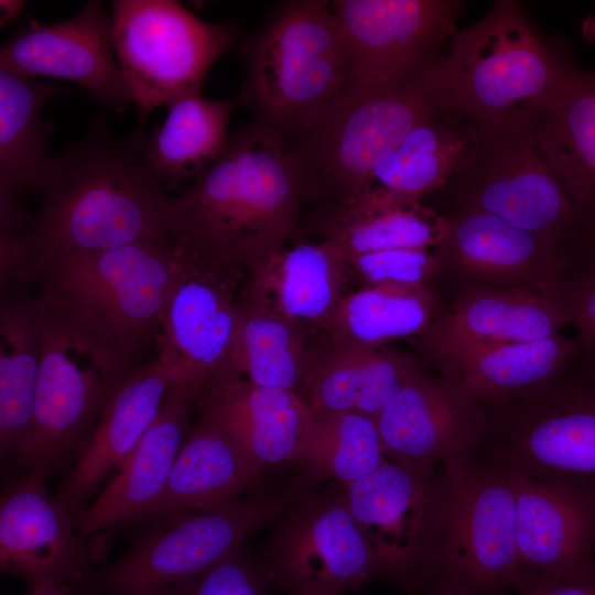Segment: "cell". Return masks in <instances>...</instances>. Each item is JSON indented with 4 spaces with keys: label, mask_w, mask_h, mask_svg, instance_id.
Instances as JSON below:
<instances>
[{
    "label": "cell",
    "mask_w": 595,
    "mask_h": 595,
    "mask_svg": "<svg viewBox=\"0 0 595 595\" xmlns=\"http://www.w3.org/2000/svg\"><path fill=\"white\" fill-rule=\"evenodd\" d=\"M44 199L18 234L0 231L1 281H35L55 260L138 241H171V194L129 138L101 120L53 159Z\"/></svg>",
    "instance_id": "obj_1"
},
{
    "label": "cell",
    "mask_w": 595,
    "mask_h": 595,
    "mask_svg": "<svg viewBox=\"0 0 595 595\" xmlns=\"http://www.w3.org/2000/svg\"><path fill=\"white\" fill-rule=\"evenodd\" d=\"M302 180L285 140L253 121L171 196V240L184 253L245 280L301 226Z\"/></svg>",
    "instance_id": "obj_2"
},
{
    "label": "cell",
    "mask_w": 595,
    "mask_h": 595,
    "mask_svg": "<svg viewBox=\"0 0 595 595\" xmlns=\"http://www.w3.org/2000/svg\"><path fill=\"white\" fill-rule=\"evenodd\" d=\"M183 262L171 241H138L60 258L34 283L46 317L107 370L128 377L156 344Z\"/></svg>",
    "instance_id": "obj_3"
},
{
    "label": "cell",
    "mask_w": 595,
    "mask_h": 595,
    "mask_svg": "<svg viewBox=\"0 0 595 595\" xmlns=\"http://www.w3.org/2000/svg\"><path fill=\"white\" fill-rule=\"evenodd\" d=\"M576 71L563 44L545 39L518 1L498 0L453 35L424 79L442 108L463 116L486 140L536 125Z\"/></svg>",
    "instance_id": "obj_4"
},
{
    "label": "cell",
    "mask_w": 595,
    "mask_h": 595,
    "mask_svg": "<svg viewBox=\"0 0 595 595\" xmlns=\"http://www.w3.org/2000/svg\"><path fill=\"white\" fill-rule=\"evenodd\" d=\"M241 53L238 101L285 141L309 128L347 84L346 43L331 2H280Z\"/></svg>",
    "instance_id": "obj_5"
},
{
    "label": "cell",
    "mask_w": 595,
    "mask_h": 595,
    "mask_svg": "<svg viewBox=\"0 0 595 595\" xmlns=\"http://www.w3.org/2000/svg\"><path fill=\"white\" fill-rule=\"evenodd\" d=\"M582 356V366L577 357L549 382L486 411L468 461L595 496V364Z\"/></svg>",
    "instance_id": "obj_6"
},
{
    "label": "cell",
    "mask_w": 595,
    "mask_h": 595,
    "mask_svg": "<svg viewBox=\"0 0 595 595\" xmlns=\"http://www.w3.org/2000/svg\"><path fill=\"white\" fill-rule=\"evenodd\" d=\"M311 484L299 476L267 493L159 518L120 559L93 571L88 580L104 595H171L274 524L313 493Z\"/></svg>",
    "instance_id": "obj_7"
},
{
    "label": "cell",
    "mask_w": 595,
    "mask_h": 595,
    "mask_svg": "<svg viewBox=\"0 0 595 595\" xmlns=\"http://www.w3.org/2000/svg\"><path fill=\"white\" fill-rule=\"evenodd\" d=\"M440 109L424 74L391 87L347 83L309 128L285 141L303 199L323 205L358 193L403 137Z\"/></svg>",
    "instance_id": "obj_8"
},
{
    "label": "cell",
    "mask_w": 595,
    "mask_h": 595,
    "mask_svg": "<svg viewBox=\"0 0 595 595\" xmlns=\"http://www.w3.org/2000/svg\"><path fill=\"white\" fill-rule=\"evenodd\" d=\"M110 21L141 123L155 108L201 94L207 73L238 37L234 23L205 21L173 0H116Z\"/></svg>",
    "instance_id": "obj_9"
},
{
    "label": "cell",
    "mask_w": 595,
    "mask_h": 595,
    "mask_svg": "<svg viewBox=\"0 0 595 595\" xmlns=\"http://www.w3.org/2000/svg\"><path fill=\"white\" fill-rule=\"evenodd\" d=\"M443 470L442 529L425 595H506L521 572L510 477L470 461Z\"/></svg>",
    "instance_id": "obj_10"
},
{
    "label": "cell",
    "mask_w": 595,
    "mask_h": 595,
    "mask_svg": "<svg viewBox=\"0 0 595 595\" xmlns=\"http://www.w3.org/2000/svg\"><path fill=\"white\" fill-rule=\"evenodd\" d=\"M424 461L386 456L363 478L343 486L358 529L377 554L385 581L423 594L441 536L444 470Z\"/></svg>",
    "instance_id": "obj_11"
},
{
    "label": "cell",
    "mask_w": 595,
    "mask_h": 595,
    "mask_svg": "<svg viewBox=\"0 0 595 595\" xmlns=\"http://www.w3.org/2000/svg\"><path fill=\"white\" fill-rule=\"evenodd\" d=\"M441 191L451 210L485 212L562 247L582 230L573 198L537 145L534 125L484 140L470 166Z\"/></svg>",
    "instance_id": "obj_12"
},
{
    "label": "cell",
    "mask_w": 595,
    "mask_h": 595,
    "mask_svg": "<svg viewBox=\"0 0 595 595\" xmlns=\"http://www.w3.org/2000/svg\"><path fill=\"white\" fill-rule=\"evenodd\" d=\"M270 588L289 595H344L385 581L344 490L311 493L274 524L258 558Z\"/></svg>",
    "instance_id": "obj_13"
},
{
    "label": "cell",
    "mask_w": 595,
    "mask_h": 595,
    "mask_svg": "<svg viewBox=\"0 0 595 595\" xmlns=\"http://www.w3.org/2000/svg\"><path fill=\"white\" fill-rule=\"evenodd\" d=\"M458 0H336L347 83L391 87L421 77L458 31Z\"/></svg>",
    "instance_id": "obj_14"
},
{
    "label": "cell",
    "mask_w": 595,
    "mask_h": 595,
    "mask_svg": "<svg viewBox=\"0 0 595 595\" xmlns=\"http://www.w3.org/2000/svg\"><path fill=\"white\" fill-rule=\"evenodd\" d=\"M128 377L102 367L44 313L43 357L32 424L19 463L46 477L74 447L84 444Z\"/></svg>",
    "instance_id": "obj_15"
},
{
    "label": "cell",
    "mask_w": 595,
    "mask_h": 595,
    "mask_svg": "<svg viewBox=\"0 0 595 595\" xmlns=\"http://www.w3.org/2000/svg\"><path fill=\"white\" fill-rule=\"evenodd\" d=\"M443 218V234L433 248L440 273L464 289H520L558 296L570 264L569 248L480 210L455 209Z\"/></svg>",
    "instance_id": "obj_16"
},
{
    "label": "cell",
    "mask_w": 595,
    "mask_h": 595,
    "mask_svg": "<svg viewBox=\"0 0 595 595\" xmlns=\"http://www.w3.org/2000/svg\"><path fill=\"white\" fill-rule=\"evenodd\" d=\"M183 255L162 314L156 354L172 371L171 387L194 401L227 365L242 280Z\"/></svg>",
    "instance_id": "obj_17"
},
{
    "label": "cell",
    "mask_w": 595,
    "mask_h": 595,
    "mask_svg": "<svg viewBox=\"0 0 595 595\" xmlns=\"http://www.w3.org/2000/svg\"><path fill=\"white\" fill-rule=\"evenodd\" d=\"M0 69L25 80L73 82L115 112L132 104L113 51L110 15L99 0L62 21L29 19L1 47Z\"/></svg>",
    "instance_id": "obj_18"
},
{
    "label": "cell",
    "mask_w": 595,
    "mask_h": 595,
    "mask_svg": "<svg viewBox=\"0 0 595 595\" xmlns=\"http://www.w3.org/2000/svg\"><path fill=\"white\" fill-rule=\"evenodd\" d=\"M45 477L30 470L1 495L0 569L31 588L82 583L91 574L97 552L75 532L77 517L51 496Z\"/></svg>",
    "instance_id": "obj_19"
},
{
    "label": "cell",
    "mask_w": 595,
    "mask_h": 595,
    "mask_svg": "<svg viewBox=\"0 0 595 595\" xmlns=\"http://www.w3.org/2000/svg\"><path fill=\"white\" fill-rule=\"evenodd\" d=\"M388 457L443 467L468 462L486 425V412L448 377L414 376L374 418Z\"/></svg>",
    "instance_id": "obj_20"
},
{
    "label": "cell",
    "mask_w": 595,
    "mask_h": 595,
    "mask_svg": "<svg viewBox=\"0 0 595 595\" xmlns=\"http://www.w3.org/2000/svg\"><path fill=\"white\" fill-rule=\"evenodd\" d=\"M516 498L521 572L583 577L595 572V496L507 474Z\"/></svg>",
    "instance_id": "obj_21"
},
{
    "label": "cell",
    "mask_w": 595,
    "mask_h": 595,
    "mask_svg": "<svg viewBox=\"0 0 595 595\" xmlns=\"http://www.w3.org/2000/svg\"><path fill=\"white\" fill-rule=\"evenodd\" d=\"M201 418L227 433L258 465L294 462L312 412L295 391L258 386L220 370L194 400Z\"/></svg>",
    "instance_id": "obj_22"
},
{
    "label": "cell",
    "mask_w": 595,
    "mask_h": 595,
    "mask_svg": "<svg viewBox=\"0 0 595 595\" xmlns=\"http://www.w3.org/2000/svg\"><path fill=\"white\" fill-rule=\"evenodd\" d=\"M569 324L558 296L501 288L463 289L446 314H437L422 334L431 360L472 348L551 337Z\"/></svg>",
    "instance_id": "obj_23"
},
{
    "label": "cell",
    "mask_w": 595,
    "mask_h": 595,
    "mask_svg": "<svg viewBox=\"0 0 595 595\" xmlns=\"http://www.w3.org/2000/svg\"><path fill=\"white\" fill-rule=\"evenodd\" d=\"M172 381L167 363L155 354L111 397L55 496L74 516L78 518L99 483L137 446L155 420Z\"/></svg>",
    "instance_id": "obj_24"
},
{
    "label": "cell",
    "mask_w": 595,
    "mask_h": 595,
    "mask_svg": "<svg viewBox=\"0 0 595 595\" xmlns=\"http://www.w3.org/2000/svg\"><path fill=\"white\" fill-rule=\"evenodd\" d=\"M244 281L241 299L249 305L315 331L350 283L344 256L316 239L290 241Z\"/></svg>",
    "instance_id": "obj_25"
},
{
    "label": "cell",
    "mask_w": 595,
    "mask_h": 595,
    "mask_svg": "<svg viewBox=\"0 0 595 595\" xmlns=\"http://www.w3.org/2000/svg\"><path fill=\"white\" fill-rule=\"evenodd\" d=\"M422 368L410 354L388 345L326 339L313 345L299 394L312 412L374 418Z\"/></svg>",
    "instance_id": "obj_26"
},
{
    "label": "cell",
    "mask_w": 595,
    "mask_h": 595,
    "mask_svg": "<svg viewBox=\"0 0 595 595\" xmlns=\"http://www.w3.org/2000/svg\"><path fill=\"white\" fill-rule=\"evenodd\" d=\"M306 224L316 240L344 258L404 247L433 249L444 229L443 215L421 199L382 190H363L320 205Z\"/></svg>",
    "instance_id": "obj_27"
},
{
    "label": "cell",
    "mask_w": 595,
    "mask_h": 595,
    "mask_svg": "<svg viewBox=\"0 0 595 595\" xmlns=\"http://www.w3.org/2000/svg\"><path fill=\"white\" fill-rule=\"evenodd\" d=\"M191 401L170 387L153 423L94 502L78 516L79 534L88 537L134 522L155 501L190 431Z\"/></svg>",
    "instance_id": "obj_28"
},
{
    "label": "cell",
    "mask_w": 595,
    "mask_h": 595,
    "mask_svg": "<svg viewBox=\"0 0 595 595\" xmlns=\"http://www.w3.org/2000/svg\"><path fill=\"white\" fill-rule=\"evenodd\" d=\"M263 470L220 428L199 418L184 439L160 496L134 522L238 499L261 484Z\"/></svg>",
    "instance_id": "obj_29"
},
{
    "label": "cell",
    "mask_w": 595,
    "mask_h": 595,
    "mask_svg": "<svg viewBox=\"0 0 595 595\" xmlns=\"http://www.w3.org/2000/svg\"><path fill=\"white\" fill-rule=\"evenodd\" d=\"M581 353L578 339L560 332L540 340L459 350L430 361L486 412L549 382Z\"/></svg>",
    "instance_id": "obj_30"
},
{
    "label": "cell",
    "mask_w": 595,
    "mask_h": 595,
    "mask_svg": "<svg viewBox=\"0 0 595 595\" xmlns=\"http://www.w3.org/2000/svg\"><path fill=\"white\" fill-rule=\"evenodd\" d=\"M60 91L0 69V231L18 234L31 219L17 198L42 192L50 174L54 158L46 152L41 111Z\"/></svg>",
    "instance_id": "obj_31"
},
{
    "label": "cell",
    "mask_w": 595,
    "mask_h": 595,
    "mask_svg": "<svg viewBox=\"0 0 595 595\" xmlns=\"http://www.w3.org/2000/svg\"><path fill=\"white\" fill-rule=\"evenodd\" d=\"M483 142L463 116L442 108L403 137L372 170L360 191L382 190L422 199L467 170Z\"/></svg>",
    "instance_id": "obj_32"
},
{
    "label": "cell",
    "mask_w": 595,
    "mask_h": 595,
    "mask_svg": "<svg viewBox=\"0 0 595 595\" xmlns=\"http://www.w3.org/2000/svg\"><path fill=\"white\" fill-rule=\"evenodd\" d=\"M167 107L161 126L149 133L139 130L129 139L169 193L182 184L188 186L219 158L229 137L232 101L196 94Z\"/></svg>",
    "instance_id": "obj_33"
},
{
    "label": "cell",
    "mask_w": 595,
    "mask_h": 595,
    "mask_svg": "<svg viewBox=\"0 0 595 595\" xmlns=\"http://www.w3.org/2000/svg\"><path fill=\"white\" fill-rule=\"evenodd\" d=\"M534 137L573 198L582 230L595 228V71H576L536 122Z\"/></svg>",
    "instance_id": "obj_34"
},
{
    "label": "cell",
    "mask_w": 595,
    "mask_h": 595,
    "mask_svg": "<svg viewBox=\"0 0 595 595\" xmlns=\"http://www.w3.org/2000/svg\"><path fill=\"white\" fill-rule=\"evenodd\" d=\"M44 311L22 289L0 307V448L18 459L31 430L43 357Z\"/></svg>",
    "instance_id": "obj_35"
},
{
    "label": "cell",
    "mask_w": 595,
    "mask_h": 595,
    "mask_svg": "<svg viewBox=\"0 0 595 595\" xmlns=\"http://www.w3.org/2000/svg\"><path fill=\"white\" fill-rule=\"evenodd\" d=\"M436 315V295L428 284L381 283L347 292L318 332L335 342L382 346L422 335Z\"/></svg>",
    "instance_id": "obj_36"
},
{
    "label": "cell",
    "mask_w": 595,
    "mask_h": 595,
    "mask_svg": "<svg viewBox=\"0 0 595 595\" xmlns=\"http://www.w3.org/2000/svg\"><path fill=\"white\" fill-rule=\"evenodd\" d=\"M311 331L271 316L240 298L232 344L223 369L258 386L299 393L313 348L307 338Z\"/></svg>",
    "instance_id": "obj_37"
},
{
    "label": "cell",
    "mask_w": 595,
    "mask_h": 595,
    "mask_svg": "<svg viewBox=\"0 0 595 595\" xmlns=\"http://www.w3.org/2000/svg\"><path fill=\"white\" fill-rule=\"evenodd\" d=\"M385 458L372 418L349 412H312L307 439L293 463L300 476L312 484L336 479L346 486L372 473Z\"/></svg>",
    "instance_id": "obj_38"
},
{
    "label": "cell",
    "mask_w": 595,
    "mask_h": 595,
    "mask_svg": "<svg viewBox=\"0 0 595 595\" xmlns=\"http://www.w3.org/2000/svg\"><path fill=\"white\" fill-rule=\"evenodd\" d=\"M349 282L360 286L426 282L440 273V262L428 248H393L345 258ZM359 286V288H360Z\"/></svg>",
    "instance_id": "obj_39"
},
{
    "label": "cell",
    "mask_w": 595,
    "mask_h": 595,
    "mask_svg": "<svg viewBox=\"0 0 595 595\" xmlns=\"http://www.w3.org/2000/svg\"><path fill=\"white\" fill-rule=\"evenodd\" d=\"M269 588L258 558L240 550L171 595H269Z\"/></svg>",
    "instance_id": "obj_40"
},
{
    "label": "cell",
    "mask_w": 595,
    "mask_h": 595,
    "mask_svg": "<svg viewBox=\"0 0 595 595\" xmlns=\"http://www.w3.org/2000/svg\"><path fill=\"white\" fill-rule=\"evenodd\" d=\"M558 298L569 324L577 331L583 355L595 364V279L565 271Z\"/></svg>",
    "instance_id": "obj_41"
},
{
    "label": "cell",
    "mask_w": 595,
    "mask_h": 595,
    "mask_svg": "<svg viewBox=\"0 0 595 595\" xmlns=\"http://www.w3.org/2000/svg\"><path fill=\"white\" fill-rule=\"evenodd\" d=\"M515 595H595V572L583 577H545L520 572Z\"/></svg>",
    "instance_id": "obj_42"
},
{
    "label": "cell",
    "mask_w": 595,
    "mask_h": 595,
    "mask_svg": "<svg viewBox=\"0 0 595 595\" xmlns=\"http://www.w3.org/2000/svg\"><path fill=\"white\" fill-rule=\"evenodd\" d=\"M570 264L575 271L595 279V228L584 229L569 247Z\"/></svg>",
    "instance_id": "obj_43"
},
{
    "label": "cell",
    "mask_w": 595,
    "mask_h": 595,
    "mask_svg": "<svg viewBox=\"0 0 595 595\" xmlns=\"http://www.w3.org/2000/svg\"><path fill=\"white\" fill-rule=\"evenodd\" d=\"M93 585L89 581L82 583H52L31 588L29 595H89Z\"/></svg>",
    "instance_id": "obj_44"
},
{
    "label": "cell",
    "mask_w": 595,
    "mask_h": 595,
    "mask_svg": "<svg viewBox=\"0 0 595 595\" xmlns=\"http://www.w3.org/2000/svg\"><path fill=\"white\" fill-rule=\"evenodd\" d=\"M24 8V2L19 0L0 1V21L1 25L15 20Z\"/></svg>",
    "instance_id": "obj_45"
},
{
    "label": "cell",
    "mask_w": 595,
    "mask_h": 595,
    "mask_svg": "<svg viewBox=\"0 0 595 595\" xmlns=\"http://www.w3.org/2000/svg\"><path fill=\"white\" fill-rule=\"evenodd\" d=\"M582 34L588 41H595V10L583 21Z\"/></svg>",
    "instance_id": "obj_46"
},
{
    "label": "cell",
    "mask_w": 595,
    "mask_h": 595,
    "mask_svg": "<svg viewBox=\"0 0 595 595\" xmlns=\"http://www.w3.org/2000/svg\"><path fill=\"white\" fill-rule=\"evenodd\" d=\"M437 595H475V594L467 593V592H444Z\"/></svg>",
    "instance_id": "obj_47"
},
{
    "label": "cell",
    "mask_w": 595,
    "mask_h": 595,
    "mask_svg": "<svg viewBox=\"0 0 595 595\" xmlns=\"http://www.w3.org/2000/svg\"><path fill=\"white\" fill-rule=\"evenodd\" d=\"M89 595H104V594L96 586L93 585V589Z\"/></svg>",
    "instance_id": "obj_48"
}]
</instances>
